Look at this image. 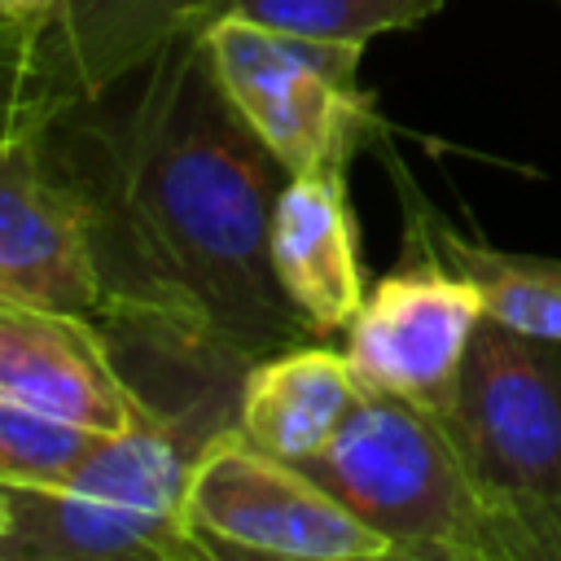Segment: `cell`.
Returning a JSON list of instances; mask_svg holds the SVG:
<instances>
[{
    "mask_svg": "<svg viewBox=\"0 0 561 561\" xmlns=\"http://www.w3.org/2000/svg\"><path fill=\"white\" fill-rule=\"evenodd\" d=\"M39 145L79 202L105 324L237 377L316 342L267 254L289 171L224 96L202 31L70 101Z\"/></svg>",
    "mask_w": 561,
    "mask_h": 561,
    "instance_id": "cell-1",
    "label": "cell"
},
{
    "mask_svg": "<svg viewBox=\"0 0 561 561\" xmlns=\"http://www.w3.org/2000/svg\"><path fill=\"white\" fill-rule=\"evenodd\" d=\"M188 469L153 421L105 434L61 482H0V561H180Z\"/></svg>",
    "mask_w": 561,
    "mask_h": 561,
    "instance_id": "cell-2",
    "label": "cell"
},
{
    "mask_svg": "<svg viewBox=\"0 0 561 561\" xmlns=\"http://www.w3.org/2000/svg\"><path fill=\"white\" fill-rule=\"evenodd\" d=\"M408 561H473L482 486L443 416L368 390L337 438L302 465Z\"/></svg>",
    "mask_w": 561,
    "mask_h": 561,
    "instance_id": "cell-3",
    "label": "cell"
},
{
    "mask_svg": "<svg viewBox=\"0 0 561 561\" xmlns=\"http://www.w3.org/2000/svg\"><path fill=\"white\" fill-rule=\"evenodd\" d=\"M202 44L232 110L289 175L351 167L381 123L359 83V44L285 35L241 13L206 22Z\"/></svg>",
    "mask_w": 561,
    "mask_h": 561,
    "instance_id": "cell-4",
    "label": "cell"
},
{
    "mask_svg": "<svg viewBox=\"0 0 561 561\" xmlns=\"http://www.w3.org/2000/svg\"><path fill=\"white\" fill-rule=\"evenodd\" d=\"M443 421L482 491L561 500V342L482 316Z\"/></svg>",
    "mask_w": 561,
    "mask_h": 561,
    "instance_id": "cell-5",
    "label": "cell"
},
{
    "mask_svg": "<svg viewBox=\"0 0 561 561\" xmlns=\"http://www.w3.org/2000/svg\"><path fill=\"white\" fill-rule=\"evenodd\" d=\"M184 522L276 557H386V535L333 500L302 465L263 451L237 425L210 430L193 451Z\"/></svg>",
    "mask_w": 561,
    "mask_h": 561,
    "instance_id": "cell-6",
    "label": "cell"
},
{
    "mask_svg": "<svg viewBox=\"0 0 561 561\" xmlns=\"http://www.w3.org/2000/svg\"><path fill=\"white\" fill-rule=\"evenodd\" d=\"M482 316L486 302L478 285L412 245L408 263L386 272L364 294L355 320L346 324V359L364 390L447 416Z\"/></svg>",
    "mask_w": 561,
    "mask_h": 561,
    "instance_id": "cell-7",
    "label": "cell"
},
{
    "mask_svg": "<svg viewBox=\"0 0 561 561\" xmlns=\"http://www.w3.org/2000/svg\"><path fill=\"white\" fill-rule=\"evenodd\" d=\"M0 399L96 434L167 421L123 377L92 316L31 302H0Z\"/></svg>",
    "mask_w": 561,
    "mask_h": 561,
    "instance_id": "cell-8",
    "label": "cell"
},
{
    "mask_svg": "<svg viewBox=\"0 0 561 561\" xmlns=\"http://www.w3.org/2000/svg\"><path fill=\"white\" fill-rule=\"evenodd\" d=\"M0 302L105 316L79 202L39 136H0Z\"/></svg>",
    "mask_w": 561,
    "mask_h": 561,
    "instance_id": "cell-9",
    "label": "cell"
},
{
    "mask_svg": "<svg viewBox=\"0 0 561 561\" xmlns=\"http://www.w3.org/2000/svg\"><path fill=\"white\" fill-rule=\"evenodd\" d=\"M267 254L276 285L311 337L346 329L364 302L359 232L346 197V167L289 175L272 206Z\"/></svg>",
    "mask_w": 561,
    "mask_h": 561,
    "instance_id": "cell-10",
    "label": "cell"
},
{
    "mask_svg": "<svg viewBox=\"0 0 561 561\" xmlns=\"http://www.w3.org/2000/svg\"><path fill=\"white\" fill-rule=\"evenodd\" d=\"M364 394L368 390L355 377L346 351L298 342L241 373L232 425L263 451L307 465L337 438Z\"/></svg>",
    "mask_w": 561,
    "mask_h": 561,
    "instance_id": "cell-11",
    "label": "cell"
},
{
    "mask_svg": "<svg viewBox=\"0 0 561 561\" xmlns=\"http://www.w3.org/2000/svg\"><path fill=\"white\" fill-rule=\"evenodd\" d=\"M219 13H228V0H66L48 26V48L70 101H79Z\"/></svg>",
    "mask_w": 561,
    "mask_h": 561,
    "instance_id": "cell-12",
    "label": "cell"
},
{
    "mask_svg": "<svg viewBox=\"0 0 561 561\" xmlns=\"http://www.w3.org/2000/svg\"><path fill=\"white\" fill-rule=\"evenodd\" d=\"M408 241L443 259L451 272L469 276L491 320L530 337L561 342V259L508 254V250L469 241L447 219H438L412 188H408Z\"/></svg>",
    "mask_w": 561,
    "mask_h": 561,
    "instance_id": "cell-13",
    "label": "cell"
},
{
    "mask_svg": "<svg viewBox=\"0 0 561 561\" xmlns=\"http://www.w3.org/2000/svg\"><path fill=\"white\" fill-rule=\"evenodd\" d=\"M447 0H228V13H241L285 35L364 48L377 35L421 26Z\"/></svg>",
    "mask_w": 561,
    "mask_h": 561,
    "instance_id": "cell-14",
    "label": "cell"
},
{
    "mask_svg": "<svg viewBox=\"0 0 561 561\" xmlns=\"http://www.w3.org/2000/svg\"><path fill=\"white\" fill-rule=\"evenodd\" d=\"M66 105L48 31L0 18V136H39Z\"/></svg>",
    "mask_w": 561,
    "mask_h": 561,
    "instance_id": "cell-15",
    "label": "cell"
},
{
    "mask_svg": "<svg viewBox=\"0 0 561 561\" xmlns=\"http://www.w3.org/2000/svg\"><path fill=\"white\" fill-rule=\"evenodd\" d=\"M105 434L0 399V482H61Z\"/></svg>",
    "mask_w": 561,
    "mask_h": 561,
    "instance_id": "cell-16",
    "label": "cell"
},
{
    "mask_svg": "<svg viewBox=\"0 0 561 561\" xmlns=\"http://www.w3.org/2000/svg\"><path fill=\"white\" fill-rule=\"evenodd\" d=\"M473 561H561V500L482 491Z\"/></svg>",
    "mask_w": 561,
    "mask_h": 561,
    "instance_id": "cell-17",
    "label": "cell"
},
{
    "mask_svg": "<svg viewBox=\"0 0 561 561\" xmlns=\"http://www.w3.org/2000/svg\"><path fill=\"white\" fill-rule=\"evenodd\" d=\"M180 561H408V557H399V552H386V557H276V552H259V548L228 543V539L206 535V530H197V526L184 522Z\"/></svg>",
    "mask_w": 561,
    "mask_h": 561,
    "instance_id": "cell-18",
    "label": "cell"
},
{
    "mask_svg": "<svg viewBox=\"0 0 561 561\" xmlns=\"http://www.w3.org/2000/svg\"><path fill=\"white\" fill-rule=\"evenodd\" d=\"M66 0H0V18L4 22H22V26H39L48 31L57 22Z\"/></svg>",
    "mask_w": 561,
    "mask_h": 561,
    "instance_id": "cell-19",
    "label": "cell"
}]
</instances>
